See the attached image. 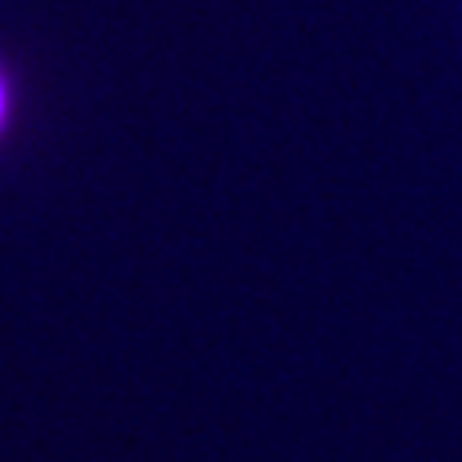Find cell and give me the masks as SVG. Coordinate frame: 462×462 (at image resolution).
Wrapping results in <instances>:
<instances>
[{
    "label": "cell",
    "mask_w": 462,
    "mask_h": 462,
    "mask_svg": "<svg viewBox=\"0 0 462 462\" xmlns=\"http://www.w3.org/2000/svg\"><path fill=\"white\" fill-rule=\"evenodd\" d=\"M8 117H12V84L5 73H0V132L8 128Z\"/></svg>",
    "instance_id": "cell-1"
}]
</instances>
